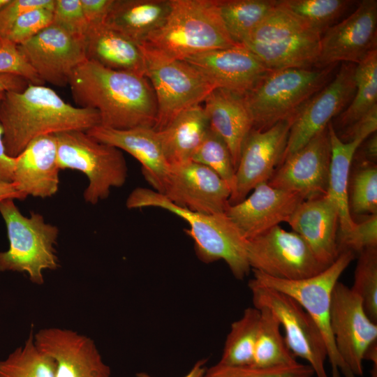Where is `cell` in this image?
<instances>
[{"label": "cell", "mask_w": 377, "mask_h": 377, "mask_svg": "<svg viewBox=\"0 0 377 377\" xmlns=\"http://www.w3.org/2000/svg\"><path fill=\"white\" fill-rule=\"evenodd\" d=\"M84 43L87 60L109 69L145 75L140 45L105 23L89 26Z\"/></svg>", "instance_id": "4316f807"}, {"label": "cell", "mask_w": 377, "mask_h": 377, "mask_svg": "<svg viewBox=\"0 0 377 377\" xmlns=\"http://www.w3.org/2000/svg\"><path fill=\"white\" fill-rule=\"evenodd\" d=\"M260 315L259 309L249 307L239 319L232 323L219 364L232 367L252 365Z\"/></svg>", "instance_id": "836d02e7"}, {"label": "cell", "mask_w": 377, "mask_h": 377, "mask_svg": "<svg viewBox=\"0 0 377 377\" xmlns=\"http://www.w3.org/2000/svg\"><path fill=\"white\" fill-rule=\"evenodd\" d=\"M355 82V94L338 119L339 126L344 130L377 105V49L357 64Z\"/></svg>", "instance_id": "d6a6232c"}, {"label": "cell", "mask_w": 377, "mask_h": 377, "mask_svg": "<svg viewBox=\"0 0 377 377\" xmlns=\"http://www.w3.org/2000/svg\"><path fill=\"white\" fill-rule=\"evenodd\" d=\"M68 86L77 107L98 112L102 126L154 128L156 99L145 75L109 69L87 60L73 71Z\"/></svg>", "instance_id": "6da1fadb"}, {"label": "cell", "mask_w": 377, "mask_h": 377, "mask_svg": "<svg viewBox=\"0 0 377 377\" xmlns=\"http://www.w3.org/2000/svg\"><path fill=\"white\" fill-rule=\"evenodd\" d=\"M209 129L202 105L191 107L157 131L165 158L170 166L191 161Z\"/></svg>", "instance_id": "83f0119b"}, {"label": "cell", "mask_w": 377, "mask_h": 377, "mask_svg": "<svg viewBox=\"0 0 377 377\" xmlns=\"http://www.w3.org/2000/svg\"><path fill=\"white\" fill-rule=\"evenodd\" d=\"M371 377H377V363H373V368L371 371Z\"/></svg>", "instance_id": "db71d44e"}, {"label": "cell", "mask_w": 377, "mask_h": 377, "mask_svg": "<svg viewBox=\"0 0 377 377\" xmlns=\"http://www.w3.org/2000/svg\"><path fill=\"white\" fill-rule=\"evenodd\" d=\"M126 206L128 209L158 207L177 215L188 223L190 228L187 233L193 239L196 255L202 262L211 263L222 260L239 280L249 274L251 267L246 240L226 213L192 212L175 205L154 189L142 187L131 191Z\"/></svg>", "instance_id": "3957f363"}, {"label": "cell", "mask_w": 377, "mask_h": 377, "mask_svg": "<svg viewBox=\"0 0 377 377\" xmlns=\"http://www.w3.org/2000/svg\"><path fill=\"white\" fill-rule=\"evenodd\" d=\"M253 306L267 308L278 319L285 332L284 340L295 357L306 360L316 377H329L325 362L327 348L320 329L293 298L274 289L249 282Z\"/></svg>", "instance_id": "8fae6325"}, {"label": "cell", "mask_w": 377, "mask_h": 377, "mask_svg": "<svg viewBox=\"0 0 377 377\" xmlns=\"http://www.w3.org/2000/svg\"><path fill=\"white\" fill-rule=\"evenodd\" d=\"M363 147L358 154V160L356 162H367L376 163L377 159V135L376 132L369 136L362 143Z\"/></svg>", "instance_id": "681fc988"}, {"label": "cell", "mask_w": 377, "mask_h": 377, "mask_svg": "<svg viewBox=\"0 0 377 377\" xmlns=\"http://www.w3.org/2000/svg\"><path fill=\"white\" fill-rule=\"evenodd\" d=\"M191 161L204 165L216 172L230 186L232 192L236 169L231 154L226 142L212 130L209 129Z\"/></svg>", "instance_id": "f35d334b"}, {"label": "cell", "mask_w": 377, "mask_h": 377, "mask_svg": "<svg viewBox=\"0 0 377 377\" xmlns=\"http://www.w3.org/2000/svg\"><path fill=\"white\" fill-rule=\"evenodd\" d=\"M246 254L251 269L281 279H304L327 268L300 235L279 226L247 240Z\"/></svg>", "instance_id": "7c38bea8"}, {"label": "cell", "mask_w": 377, "mask_h": 377, "mask_svg": "<svg viewBox=\"0 0 377 377\" xmlns=\"http://www.w3.org/2000/svg\"><path fill=\"white\" fill-rule=\"evenodd\" d=\"M36 346L56 364L54 377H110L94 341L70 329L47 327L38 330Z\"/></svg>", "instance_id": "ffe728a7"}, {"label": "cell", "mask_w": 377, "mask_h": 377, "mask_svg": "<svg viewBox=\"0 0 377 377\" xmlns=\"http://www.w3.org/2000/svg\"><path fill=\"white\" fill-rule=\"evenodd\" d=\"M350 288L361 299L369 318L377 323V246L359 253Z\"/></svg>", "instance_id": "74e56055"}, {"label": "cell", "mask_w": 377, "mask_h": 377, "mask_svg": "<svg viewBox=\"0 0 377 377\" xmlns=\"http://www.w3.org/2000/svg\"><path fill=\"white\" fill-rule=\"evenodd\" d=\"M170 1L165 20L143 43L178 60L237 45L224 26L217 0Z\"/></svg>", "instance_id": "277c9868"}, {"label": "cell", "mask_w": 377, "mask_h": 377, "mask_svg": "<svg viewBox=\"0 0 377 377\" xmlns=\"http://www.w3.org/2000/svg\"><path fill=\"white\" fill-rule=\"evenodd\" d=\"M327 129L331 145V161L326 195L337 207L339 216L338 232L352 230L355 224L349 209L350 172L355 153L364 140L342 141L330 121Z\"/></svg>", "instance_id": "f546056e"}, {"label": "cell", "mask_w": 377, "mask_h": 377, "mask_svg": "<svg viewBox=\"0 0 377 377\" xmlns=\"http://www.w3.org/2000/svg\"><path fill=\"white\" fill-rule=\"evenodd\" d=\"M170 0H114L105 24L141 44L165 20Z\"/></svg>", "instance_id": "f1b7e54d"}, {"label": "cell", "mask_w": 377, "mask_h": 377, "mask_svg": "<svg viewBox=\"0 0 377 377\" xmlns=\"http://www.w3.org/2000/svg\"><path fill=\"white\" fill-rule=\"evenodd\" d=\"M276 3L275 0H217L224 26L237 44L242 43Z\"/></svg>", "instance_id": "1f68e13d"}, {"label": "cell", "mask_w": 377, "mask_h": 377, "mask_svg": "<svg viewBox=\"0 0 377 377\" xmlns=\"http://www.w3.org/2000/svg\"><path fill=\"white\" fill-rule=\"evenodd\" d=\"M29 83L23 77L10 75H0V93L6 91H21L24 90Z\"/></svg>", "instance_id": "f907efd6"}, {"label": "cell", "mask_w": 377, "mask_h": 377, "mask_svg": "<svg viewBox=\"0 0 377 377\" xmlns=\"http://www.w3.org/2000/svg\"><path fill=\"white\" fill-rule=\"evenodd\" d=\"M145 75L157 103L156 131L183 111L200 105L216 87L197 68L183 60L169 58L145 43L140 44Z\"/></svg>", "instance_id": "9c48e42d"}, {"label": "cell", "mask_w": 377, "mask_h": 377, "mask_svg": "<svg viewBox=\"0 0 377 377\" xmlns=\"http://www.w3.org/2000/svg\"><path fill=\"white\" fill-rule=\"evenodd\" d=\"M376 129L377 105H375L355 124L344 130L342 138L340 139L343 142H349L356 139L364 140L376 133Z\"/></svg>", "instance_id": "bcb514c9"}, {"label": "cell", "mask_w": 377, "mask_h": 377, "mask_svg": "<svg viewBox=\"0 0 377 377\" xmlns=\"http://www.w3.org/2000/svg\"><path fill=\"white\" fill-rule=\"evenodd\" d=\"M27 197L19 191L13 183H0V202L6 199L25 200Z\"/></svg>", "instance_id": "816d5d0a"}, {"label": "cell", "mask_w": 377, "mask_h": 377, "mask_svg": "<svg viewBox=\"0 0 377 377\" xmlns=\"http://www.w3.org/2000/svg\"><path fill=\"white\" fill-rule=\"evenodd\" d=\"M348 193L349 209L356 214H377L376 163L357 162Z\"/></svg>", "instance_id": "8d00e7d4"}, {"label": "cell", "mask_w": 377, "mask_h": 377, "mask_svg": "<svg viewBox=\"0 0 377 377\" xmlns=\"http://www.w3.org/2000/svg\"><path fill=\"white\" fill-rule=\"evenodd\" d=\"M258 309L260 315L251 366L267 369L297 362L281 335L276 317L267 308Z\"/></svg>", "instance_id": "4dcf8cb0"}, {"label": "cell", "mask_w": 377, "mask_h": 377, "mask_svg": "<svg viewBox=\"0 0 377 377\" xmlns=\"http://www.w3.org/2000/svg\"><path fill=\"white\" fill-rule=\"evenodd\" d=\"M293 121H279L265 131H250L242 147L230 205L242 201L257 185L269 181L281 161Z\"/></svg>", "instance_id": "2e32d148"}, {"label": "cell", "mask_w": 377, "mask_h": 377, "mask_svg": "<svg viewBox=\"0 0 377 377\" xmlns=\"http://www.w3.org/2000/svg\"><path fill=\"white\" fill-rule=\"evenodd\" d=\"M101 124L97 111L73 106L54 90L29 84L21 91L0 93V125L6 154L17 157L37 137Z\"/></svg>", "instance_id": "7a4b0ae2"}, {"label": "cell", "mask_w": 377, "mask_h": 377, "mask_svg": "<svg viewBox=\"0 0 377 377\" xmlns=\"http://www.w3.org/2000/svg\"><path fill=\"white\" fill-rule=\"evenodd\" d=\"M209 129L227 145L237 169L243 142L253 128V120L244 95L214 89L204 101Z\"/></svg>", "instance_id": "484cf974"}, {"label": "cell", "mask_w": 377, "mask_h": 377, "mask_svg": "<svg viewBox=\"0 0 377 377\" xmlns=\"http://www.w3.org/2000/svg\"><path fill=\"white\" fill-rule=\"evenodd\" d=\"M304 198L298 193L271 186L267 182L257 185L242 201L230 205L226 214L247 241L288 221Z\"/></svg>", "instance_id": "44dd1931"}, {"label": "cell", "mask_w": 377, "mask_h": 377, "mask_svg": "<svg viewBox=\"0 0 377 377\" xmlns=\"http://www.w3.org/2000/svg\"><path fill=\"white\" fill-rule=\"evenodd\" d=\"M10 74L24 78L29 84L44 85L19 50L18 45L0 36V75Z\"/></svg>", "instance_id": "7bdbcfd3"}, {"label": "cell", "mask_w": 377, "mask_h": 377, "mask_svg": "<svg viewBox=\"0 0 377 377\" xmlns=\"http://www.w3.org/2000/svg\"><path fill=\"white\" fill-rule=\"evenodd\" d=\"M336 66L269 71L244 95L253 128L265 131L279 121L293 119L306 102L332 80Z\"/></svg>", "instance_id": "8992f818"}, {"label": "cell", "mask_w": 377, "mask_h": 377, "mask_svg": "<svg viewBox=\"0 0 377 377\" xmlns=\"http://www.w3.org/2000/svg\"><path fill=\"white\" fill-rule=\"evenodd\" d=\"M377 1L363 0L346 19L327 29L320 38L316 68L339 62L358 64L376 48Z\"/></svg>", "instance_id": "ac0fdd59"}, {"label": "cell", "mask_w": 377, "mask_h": 377, "mask_svg": "<svg viewBox=\"0 0 377 377\" xmlns=\"http://www.w3.org/2000/svg\"><path fill=\"white\" fill-rule=\"evenodd\" d=\"M216 88L245 95L270 71L242 44L187 57Z\"/></svg>", "instance_id": "7402d4cb"}, {"label": "cell", "mask_w": 377, "mask_h": 377, "mask_svg": "<svg viewBox=\"0 0 377 377\" xmlns=\"http://www.w3.org/2000/svg\"><path fill=\"white\" fill-rule=\"evenodd\" d=\"M330 328L343 363L355 377L362 376L364 355L377 341V323L367 316L361 299L339 281L332 293Z\"/></svg>", "instance_id": "4fadbf2b"}, {"label": "cell", "mask_w": 377, "mask_h": 377, "mask_svg": "<svg viewBox=\"0 0 377 377\" xmlns=\"http://www.w3.org/2000/svg\"><path fill=\"white\" fill-rule=\"evenodd\" d=\"M313 369L309 364H294L275 367L258 368L253 366L232 367L219 363L206 369L201 377H313Z\"/></svg>", "instance_id": "ab89813d"}, {"label": "cell", "mask_w": 377, "mask_h": 377, "mask_svg": "<svg viewBox=\"0 0 377 377\" xmlns=\"http://www.w3.org/2000/svg\"><path fill=\"white\" fill-rule=\"evenodd\" d=\"M52 23L71 34L84 37L89 24L83 13L81 0H54Z\"/></svg>", "instance_id": "ee69618b"}, {"label": "cell", "mask_w": 377, "mask_h": 377, "mask_svg": "<svg viewBox=\"0 0 377 377\" xmlns=\"http://www.w3.org/2000/svg\"><path fill=\"white\" fill-rule=\"evenodd\" d=\"M355 258L352 251L341 252L336 260L320 273L300 280H286L252 270L249 282L285 293L297 301L314 320L327 348L332 377H355L342 361L330 328V308L333 288L339 278Z\"/></svg>", "instance_id": "30bf717a"}, {"label": "cell", "mask_w": 377, "mask_h": 377, "mask_svg": "<svg viewBox=\"0 0 377 377\" xmlns=\"http://www.w3.org/2000/svg\"><path fill=\"white\" fill-rule=\"evenodd\" d=\"M321 34L277 1L242 45L270 71L315 66Z\"/></svg>", "instance_id": "5b68a950"}, {"label": "cell", "mask_w": 377, "mask_h": 377, "mask_svg": "<svg viewBox=\"0 0 377 377\" xmlns=\"http://www.w3.org/2000/svg\"><path fill=\"white\" fill-rule=\"evenodd\" d=\"M339 254L343 251L360 253L371 247L377 246V214H371L355 227L343 233H337Z\"/></svg>", "instance_id": "b9f144b4"}, {"label": "cell", "mask_w": 377, "mask_h": 377, "mask_svg": "<svg viewBox=\"0 0 377 377\" xmlns=\"http://www.w3.org/2000/svg\"><path fill=\"white\" fill-rule=\"evenodd\" d=\"M54 360L35 344L31 332L24 343L0 361V377H54Z\"/></svg>", "instance_id": "e575fe53"}, {"label": "cell", "mask_w": 377, "mask_h": 377, "mask_svg": "<svg viewBox=\"0 0 377 377\" xmlns=\"http://www.w3.org/2000/svg\"><path fill=\"white\" fill-rule=\"evenodd\" d=\"M331 161L327 126L285 159L267 182L272 187L298 193L304 200L327 193Z\"/></svg>", "instance_id": "d6986e66"}, {"label": "cell", "mask_w": 377, "mask_h": 377, "mask_svg": "<svg viewBox=\"0 0 377 377\" xmlns=\"http://www.w3.org/2000/svg\"><path fill=\"white\" fill-rule=\"evenodd\" d=\"M15 159L13 183L19 191L41 198L57 193L61 170L55 134L36 138Z\"/></svg>", "instance_id": "cb8c5ba5"}, {"label": "cell", "mask_w": 377, "mask_h": 377, "mask_svg": "<svg viewBox=\"0 0 377 377\" xmlns=\"http://www.w3.org/2000/svg\"><path fill=\"white\" fill-rule=\"evenodd\" d=\"M15 159L9 156L3 142V129L0 125V183H13Z\"/></svg>", "instance_id": "c3c4849f"}, {"label": "cell", "mask_w": 377, "mask_h": 377, "mask_svg": "<svg viewBox=\"0 0 377 377\" xmlns=\"http://www.w3.org/2000/svg\"><path fill=\"white\" fill-rule=\"evenodd\" d=\"M13 200L0 202L10 243L7 251H0V272L26 273L33 283L42 285L44 272L59 267L55 249L59 230L39 213L24 216Z\"/></svg>", "instance_id": "52a82bcc"}, {"label": "cell", "mask_w": 377, "mask_h": 377, "mask_svg": "<svg viewBox=\"0 0 377 377\" xmlns=\"http://www.w3.org/2000/svg\"><path fill=\"white\" fill-rule=\"evenodd\" d=\"M10 0H0V11L9 2Z\"/></svg>", "instance_id": "11a10c76"}, {"label": "cell", "mask_w": 377, "mask_h": 377, "mask_svg": "<svg viewBox=\"0 0 377 377\" xmlns=\"http://www.w3.org/2000/svg\"><path fill=\"white\" fill-rule=\"evenodd\" d=\"M287 223L322 265L327 267L338 258L339 211L326 194L302 202Z\"/></svg>", "instance_id": "603a6c76"}, {"label": "cell", "mask_w": 377, "mask_h": 377, "mask_svg": "<svg viewBox=\"0 0 377 377\" xmlns=\"http://www.w3.org/2000/svg\"><path fill=\"white\" fill-rule=\"evenodd\" d=\"M356 66L342 63L335 76L299 110L280 164L326 128L332 119L348 105L355 91Z\"/></svg>", "instance_id": "5bb4252c"}, {"label": "cell", "mask_w": 377, "mask_h": 377, "mask_svg": "<svg viewBox=\"0 0 377 377\" xmlns=\"http://www.w3.org/2000/svg\"><path fill=\"white\" fill-rule=\"evenodd\" d=\"M206 359L197 361L189 371L184 377H201L206 370ZM136 377H155L145 372H140L136 374Z\"/></svg>", "instance_id": "f5cc1de1"}, {"label": "cell", "mask_w": 377, "mask_h": 377, "mask_svg": "<svg viewBox=\"0 0 377 377\" xmlns=\"http://www.w3.org/2000/svg\"><path fill=\"white\" fill-rule=\"evenodd\" d=\"M160 193L190 211L216 214L226 213L232 190L210 168L190 161L170 166Z\"/></svg>", "instance_id": "e0dca14e"}, {"label": "cell", "mask_w": 377, "mask_h": 377, "mask_svg": "<svg viewBox=\"0 0 377 377\" xmlns=\"http://www.w3.org/2000/svg\"><path fill=\"white\" fill-rule=\"evenodd\" d=\"M53 0H10L0 11V36L6 37L24 13L52 3Z\"/></svg>", "instance_id": "f6af8a7d"}, {"label": "cell", "mask_w": 377, "mask_h": 377, "mask_svg": "<svg viewBox=\"0 0 377 377\" xmlns=\"http://www.w3.org/2000/svg\"><path fill=\"white\" fill-rule=\"evenodd\" d=\"M18 47L44 83L59 87L68 86L73 71L87 61L84 37L54 23Z\"/></svg>", "instance_id": "9a60e30c"}, {"label": "cell", "mask_w": 377, "mask_h": 377, "mask_svg": "<svg viewBox=\"0 0 377 377\" xmlns=\"http://www.w3.org/2000/svg\"><path fill=\"white\" fill-rule=\"evenodd\" d=\"M55 136L60 170H78L89 179L83 193L86 202L96 205L108 198L112 188L125 184L128 167L120 149L83 131H69Z\"/></svg>", "instance_id": "ba28073f"}, {"label": "cell", "mask_w": 377, "mask_h": 377, "mask_svg": "<svg viewBox=\"0 0 377 377\" xmlns=\"http://www.w3.org/2000/svg\"><path fill=\"white\" fill-rule=\"evenodd\" d=\"M94 139L124 150L140 162L144 177L161 193L170 166L162 151L157 131L151 127L114 129L101 125L86 131Z\"/></svg>", "instance_id": "d4e9b609"}, {"label": "cell", "mask_w": 377, "mask_h": 377, "mask_svg": "<svg viewBox=\"0 0 377 377\" xmlns=\"http://www.w3.org/2000/svg\"><path fill=\"white\" fill-rule=\"evenodd\" d=\"M321 35L353 4L350 0H279Z\"/></svg>", "instance_id": "d590c367"}, {"label": "cell", "mask_w": 377, "mask_h": 377, "mask_svg": "<svg viewBox=\"0 0 377 377\" xmlns=\"http://www.w3.org/2000/svg\"><path fill=\"white\" fill-rule=\"evenodd\" d=\"M52 3L32 9L20 16L6 38L19 45L31 39L53 22Z\"/></svg>", "instance_id": "60d3db41"}, {"label": "cell", "mask_w": 377, "mask_h": 377, "mask_svg": "<svg viewBox=\"0 0 377 377\" xmlns=\"http://www.w3.org/2000/svg\"><path fill=\"white\" fill-rule=\"evenodd\" d=\"M114 0H81L89 26L105 23Z\"/></svg>", "instance_id": "7dc6e473"}]
</instances>
